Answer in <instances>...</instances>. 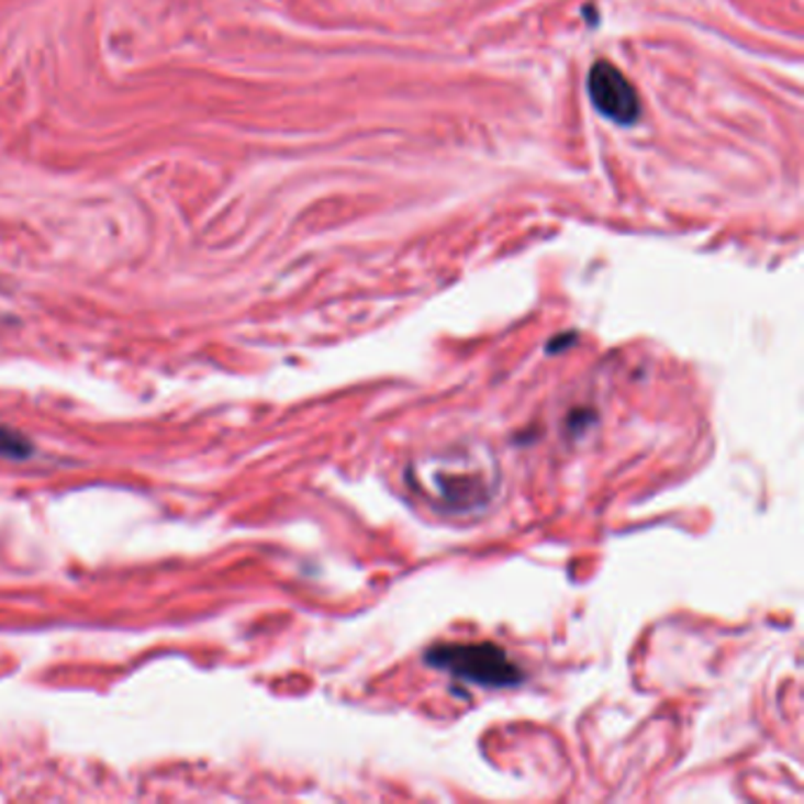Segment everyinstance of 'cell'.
I'll use <instances>...</instances> for the list:
<instances>
[{"label":"cell","mask_w":804,"mask_h":804,"mask_svg":"<svg viewBox=\"0 0 804 804\" xmlns=\"http://www.w3.org/2000/svg\"><path fill=\"white\" fill-rule=\"evenodd\" d=\"M425 661L432 668H439L458 680L479 686L503 689L522 682V670L510 661V656L501 647L491 645V641L432 647L425 651Z\"/></svg>","instance_id":"6da1fadb"},{"label":"cell","mask_w":804,"mask_h":804,"mask_svg":"<svg viewBox=\"0 0 804 804\" xmlns=\"http://www.w3.org/2000/svg\"><path fill=\"white\" fill-rule=\"evenodd\" d=\"M588 92L594 109L602 116L621 125H630L639 116V100L635 88L628 83L614 64L598 62L588 76Z\"/></svg>","instance_id":"7a4b0ae2"},{"label":"cell","mask_w":804,"mask_h":804,"mask_svg":"<svg viewBox=\"0 0 804 804\" xmlns=\"http://www.w3.org/2000/svg\"><path fill=\"white\" fill-rule=\"evenodd\" d=\"M31 454V444L22 434L12 429H0V456L8 458H26Z\"/></svg>","instance_id":"3957f363"}]
</instances>
